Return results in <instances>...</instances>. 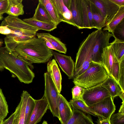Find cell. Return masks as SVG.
<instances>
[{
  "label": "cell",
  "instance_id": "6da1fadb",
  "mask_svg": "<svg viewBox=\"0 0 124 124\" xmlns=\"http://www.w3.org/2000/svg\"><path fill=\"white\" fill-rule=\"evenodd\" d=\"M0 25L7 26L13 32L4 39L5 47L12 52L19 44L35 37L39 30L18 17L9 15L4 18Z\"/></svg>",
  "mask_w": 124,
  "mask_h": 124
},
{
  "label": "cell",
  "instance_id": "7a4b0ae2",
  "mask_svg": "<svg viewBox=\"0 0 124 124\" xmlns=\"http://www.w3.org/2000/svg\"><path fill=\"white\" fill-rule=\"evenodd\" d=\"M44 40L35 37L19 44L12 52L32 64L46 63L51 60L53 51L46 46Z\"/></svg>",
  "mask_w": 124,
  "mask_h": 124
},
{
  "label": "cell",
  "instance_id": "3957f363",
  "mask_svg": "<svg viewBox=\"0 0 124 124\" xmlns=\"http://www.w3.org/2000/svg\"><path fill=\"white\" fill-rule=\"evenodd\" d=\"M0 60L5 69L9 70L21 82H32L35 74L32 64L20 58L5 46L0 47Z\"/></svg>",
  "mask_w": 124,
  "mask_h": 124
},
{
  "label": "cell",
  "instance_id": "277c9868",
  "mask_svg": "<svg viewBox=\"0 0 124 124\" xmlns=\"http://www.w3.org/2000/svg\"><path fill=\"white\" fill-rule=\"evenodd\" d=\"M108 77L102 64L92 61L88 69L82 74L74 78L73 82L75 85L86 89L101 84Z\"/></svg>",
  "mask_w": 124,
  "mask_h": 124
},
{
  "label": "cell",
  "instance_id": "5b68a950",
  "mask_svg": "<svg viewBox=\"0 0 124 124\" xmlns=\"http://www.w3.org/2000/svg\"><path fill=\"white\" fill-rule=\"evenodd\" d=\"M98 31L97 30L89 34L80 44L76 54L75 70L72 78L83 73L92 61L93 49Z\"/></svg>",
  "mask_w": 124,
  "mask_h": 124
},
{
  "label": "cell",
  "instance_id": "8992f818",
  "mask_svg": "<svg viewBox=\"0 0 124 124\" xmlns=\"http://www.w3.org/2000/svg\"><path fill=\"white\" fill-rule=\"evenodd\" d=\"M44 93L43 97L46 100L49 109L54 116L59 118L58 101L59 93L47 72L44 73Z\"/></svg>",
  "mask_w": 124,
  "mask_h": 124
},
{
  "label": "cell",
  "instance_id": "52a82bcc",
  "mask_svg": "<svg viewBox=\"0 0 124 124\" xmlns=\"http://www.w3.org/2000/svg\"><path fill=\"white\" fill-rule=\"evenodd\" d=\"M87 106L95 114L99 119H101L110 118L115 112L116 107L113 99L110 96L96 103Z\"/></svg>",
  "mask_w": 124,
  "mask_h": 124
},
{
  "label": "cell",
  "instance_id": "ba28073f",
  "mask_svg": "<svg viewBox=\"0 0 124 124\" xmlns=\"http://www.w3.org/2000/svg\"><path fill=\"white\" fill-rule=\"evenodd\" d=\"M110 96L107 89L100 84L85 89L82 99L87 106L96 103Z\"/></svg>",
  "mask_w": 124,
  "mask_h": 124
},
{
  "label": "cell",
  "instance_id": "9c48e42d",
  "mask_svg": "<svg viewBox=\"0 0 124 124\" xmlns=\"http://www.w3.org/2000/svg\"><path fill=\"white\" fill-rule=\"evenodd\" d=\"M106 18L107 25L118 12L120 7L110 0H90Z\"/></svg>",
  "mask_w": 124,
  "mask_h": 124
},
{
  "label": "cell",
  "instance_id": "30bf717a",
  "mask_svg": "<svg viewBox=\"0 0 124 124\" xmlns=\"http://www.w3.org/2000/svg\"><path fill=\"white\" fill-rule=\"evenodd\" d=\"M53 55L62 71L69 79H72L75 70V63L71 57L55 51L53 52Z\"/></svg>",
  "mask_w": 124,
  "mask_h": 124
},
{
  "label": "cell",
  "instance_id": "8fae6325",
  "mask_svg": "<svg viewBox=\"0 0 124 124\" xmlns=\"http://www.w3.org/2000/svg\"><path fill=\"white\" fill-rule=\"evenodd\" d=\"M48 109L47 102L43 97L40 99L35 100L34 108L26 124H37L40 121Z\"/></svg>",
  "mask_w": 124,
  "mask_h": 124
},
{
  "label": "cell",
  "instance_id": "7c38bea8",
  "mask_svg": "<svg viewBox=\"0 0 124 124\" xmlns=\"http://www.w3.org/2000/svg\"><path fill=\"white\" fill-rule=\"evenodd\" d=\"M58 119L61 124H64L70 118L73 114L72 109L65 98L59 94L58 101Z\"/></svg>",
  "mask_w": 124,
  "mask_h": 124
},
{
  "label": "cell",
  "instance_id": "4fadbf2b",
  "mask_svg": "<svg viewBox=\"0 0 124 124\" xmlns=\"http://www.w3.org/2000/svg\"><path fill=\"white\" fill-rule=\"evenodd\" d=\"M61 22L76 26L73 22L71 13L65 6L63 0H51Z\"/></svg>",
  "mask_w": 124,
  "mask_h": 124
},
{
  "label": "cell",
  "instance_id": "5bb4252c",
  "mask_svg": "<svg viewBox=\"0 0 124 124\" xmlns=\"http://www.w3.org/2000/svg\"><path fill=\"white\" fill-rule=\"evenodd\" d=\"M47 67V72L54 82L58 92L60 93L62 90V77L56 60L53 59L49 61Z\"/></svg>",
  "mask_w": 124,
  "mask_h": 124
},
{
  "label": "cell",
  "instance_id": "9a60e30c",
  "mask_svg": "<svg viewBox=\"0 0 124 124\" xmlns=\"http://www.w3.org/2000/svg\"><path fill=\"white\" fill-rule=\"evenodd\" d=\"M29 93L23 90L21 96L20 101L15 111L13 124H24L25 107L27 99Z\"/></svg>",
  "mask_w": 124,
  "mask_h": 124
},
{
  "label": "cell",
  "instance_id": "2e32d148",
  "mask_svg": "<svg viewBox=\"0 0 124 124\" xmlns=\"http://www.w3.org/2000/svg\"><path fill=\"white\" fill-rule=\"evenodd\" d=\"M102 65L109 76L112 77V71L115 62V57L113 51L110 44L104 48L101 55Z\"/></svg>",
  "mask_w": 124,
  "mask_h": 124
},
{
  "label": "cell",
  "instance_id": "e0dca14e",
  "mask_svg": "<svg viewBox=\"0 0 124 124\" xmlns=\"http://www.w3.org/2000/svg\"><path fill=\"white\" fill-rule=\"evenodd\" d=\"M71 12L73 22L78 29L84 28L82 16L81 0H71L68 9Z\"/></svg>",
  "mask_w": 124,
  "mask_h": 124
},
{
  "label": "cell",
  "instance_id": "ac0fdd59",
  "mask_svg": "<svg viewBox=\"0 0 124 124\" xmlns=\"http://www.w3.org/2000/svg\"><path fill=\"white\" fill-rule=\"evenodd\" d=\"M82 21L84 28H93L90 0H81Z\"/></svg>",
  "mask_w": 124,
  "mask_h": 124
},
{
  "label": "cell",
  "instance_id": "d6986e66",
  "mask_svg": "<svg viewBox=\"0 0 124 124\" xmlns=\"http://www.w3.org/2000/svg\"><path fill=\"white\" fill-rule=\"evenodd\" d=\"M36 35L38 38L50 42L56 49V51L60 53H66L67 48L65 44L58 38L49 33H37Z\"/></svg>",
  "mask_w": 124,
  "mask_h": 124
},
{
  "label": "cell",
  "instance_id": "ffe728a7",
  "mask_svg": "<svg viewBox=\"0 0 124 124\" xmlns=\"http://www.w3.org/2000/svg\"><path fill=\"white\" fill-rule=\"evenodd\" d=\"M73 114L69 120L64 124H95L91 116L78 110L72 109Z\"/></svg>",
  "mask_w": 124,
  "mask_h": 124
},
{
  "label": "cell",
  "instance_id": "44dd1931",
  "mask_svg": "<svg viewBox=\"0 0 124 124\" xmlns=\"http://www.w3.org/2000/svg\"><path fill=\"white\" fill-rule=\"evenodd\" d=\"M101 85L107 90L110 96L114 98L119 96L123 92L118 83L111 76L108 77Z\"/></svg>",
  "mask_w": 124,
  "mask_h": 124
},
{
  "label": "cell",
  "instance_id": "7402d4cb",
  "mask_svg": "<svg viewBox=\"0 0 124 124\" xmlns=\"http://www.w3.org/2000/svg\"><path fill=\"white\" fill-rule=\"evenodd\" d=\"M90 6L94 28L102 29L106 26V18L103 16L91 0Z\"/></svg>",
  "mask_w": 124,
  "mask_h": 124
},
{
  "label": "cell",
  "instance_id": "603a6c76",
  "mask_svg": "<svg viewBox=\"0 0 124 124\" xmlns=\"http://www.w3.org/2000/svg\"><path fill=\"white\" fill-rule=\"evenodd\" d=\"M8 6L6 13L15 17L24 14L23 6L22 0H8Z\"/></svg>",
  "mask_w": 124,
  "mask_h": 124
},
{
  "label": "cell",
  "instance_id": "cb8c5ba5",
  "mask_svg": "<svg viewBox=\"0 0 124 124\" xmlns=\"http://www.w3.org/2000/svg\"><path fill=\"white\" fill-rule=\"evenodd\" d=\"M23 21L28 24L39 30L50 31L56 29L57 25L54 23H49L38 21L32 17L23 19Z\"/></svg>",
  "mask_w": 124,
  "mask_h": 124
},
{
  "label": "cell",
  "instance_id": "d4e9b609",
  "mask_svg": "<svg viewBox=\"0 0 124 124\" xmlns=\"http://www.w3.org/2000/svg\"><path fill=\"white\" fill-rule=\"evenodd\" d=\"M110 43L115 57V62H120L124 60V41L115 38Z\"/></svg>",
  "mask_w": 124,
  "mask_h": 124
},
{
  "label": "cell",
  "instance_id": "484cf974",
  "mask_svg": "<svg viewBox=\"0 0 124 124\" xmlns=\"http://www.w3.org/2000/svg\"><path fill=\"white\" fill-rule=\"evenodd\" d=\"M38 1V5L32 17L38 21L55 23L50 17L43 5L39 0Z\"/></svg>",
  "mask_w": 124,
  "mask_h": 124
},
{
  "label": "cell",
  "instance_id": "4316f807",
  "mask_svg": "<svg viewBox=\"0 0 124 124\" xmlns=\"http://www.w3.org/2000/svg\"><path fill=\"white\" fill-rule=\"evenodd\" d=\"M124 6L120 7L115 16L109 23L103 29V30L108 31L113 34L116 27L124 20Z\"/></svg>",
  "mask_w": 124,
  "mask_h": 124
},
{
  "label": "cell",
  "instance_id": "83f0119b",
  "mask_svg": "<svg viewBox=\"0 0 124 124\" xmlns=\"http://www.w3.org/2000/svg\"><path fill=\"white\" fill-rule=\"evenodd\" d=\"M44 7L50 17L57 25L61 22L51 0H39Z\"/></svg>",
  "mask_w": 124,
  "mask_h": 124
},
{
  "label": "cell",
  "instance_id": "f1b7e54d",
  "mask_svg": "<svg viewBox=\"0 0 124 124\" xmlns=\"http://www.w3.org/2000/svg\"><path fill=\"white\" fill-rule=\"evenodd\" d=\"M72 109L79 110L83 112L97 116L91 110L83 101L79 99L70 100L69 102Z\"/></svg>",
  "mask_w": 124,
  "mask_h": 124
},
{
  "label": "cell",
  "instance_id": "f546056e",
  "mask_svg": "<svg viewBox=\"0 0 124 124\" xmlns=\"http://www.w3.org/2000/svg\"><path fill=\"white\" fill-rule=\"evenodd\" d=\"M8 113V105L2 90L0 88V119L4 120Z\"/></svg>",
  "mask_w": 124,
  "mask_h": 124
},
{
  "label": "cell",
  "instance_id": "4dcf8cb0",
  "mask_svg": "<svg viewBox=\"0 0 124 124\" xmlns=\"http://www.w3.org/2000/svg\"><path fill=\"white\" fill-rule=\"evenodd\" d=\"M35 100L30 95H29L26 104L25 115L24 124H26L35 106Z\"/></svg>",
  "mask_w": 124,
  "mask_h": 124
},
{
  "label": "cell",
  "instance_id": "1f68e13d",
  "mask_svg": "<svg viewBox=\"0 0 124 124\" xmlns=\"http://www.w3.org/2000/svg\"><path fill=\"white\" fill-rule=\"evenodd\" d=\"M112 34L115 39L124 41V20L116 27Z\"/></svg>",
  "mask_w": 124,
  "mask_h": 124
},
{
  "label": "cell",
  "instance_id": "d6a6232c",
  "mask_svg": "<svg viewBox=\"0 0 124 124\" xmlns=\"http://www.w3.org/2000/svg\"><path fill=\"white\" fill-rule=\"evenodd\" d=\"M85 89L80 86L75 85L72 89V99H79L82 100V97Z\"/></svg>",
  "mask_w": 124,
  "mask_h": 124
},
{
  "label": "cell",
  "instance_id": "836d02e7",
  "mask_svg": "<svg viewBox=\"0 0 124 124\" xmlns=\"http://www.w3.org/2000/svg\"><path fill=\"white\" fill-rule=\"evenodd\" d=\"M111 124H124V114L118 112L113 114L110 118Z\"/></svg>",
  "mask_w": 124,
  "mask_h": 124
},
{
  "label": "cell",
  "instance_id": "e575fe53",
  "mask_svg": "<svg viewBox=\"0 0 124 124\" xmlns=\"http://www.w3.org/2000/svg\"><path fill=\"white\" fill-rule=\"evenodd\" d=\"M120 72L118 84L124 92V60L120 62Z\"/></svg>",
  "mask_w": 124,
  "mask_h": 124
},
{
  "label": "cell",
  "instance_id": "d590c367",
  "mask_svg": "<svg viewBox=\"0 0 124 124\" xmlns=\"http://www.w3.org/2000/svg\"><path fill=\"white\" fill-rule=\"evenodd\" d=\"M120 62H115L112 71V77L118 84L120 72Z\"/></svg>",
  "mask_w": 124,
  "mask_h": 124
},
{
  "label": "cell",
  "instance_id": "8d00e7d4",
  "mask_svg": "<svg viewBox=\"0 0 124 124\" xmlns=\"http://www.w3.org/2000/svg\"><path fill=\"white\" fill-rule=\"evenodd\" d=\"M8 0H0V15L6 13L8 6Z\"/></svg>",
  "mask_w": 124,
  "mask_h": 124
},
{
  "label": "cell",
  "instance_id": "74e56055",
  "mask_svg": "<svg viewBox=\"0 0 124 124\" xmlns=\"http://www.w3.org/2000/svg\"><path fill=\"white\" fill-rule=\"evenodd\" d=\"M12 33L11 30L7 26H0V33L6 35Z\"/></svg>",
  "mask_w": 124,
  "mask_h": 124
},
{
  "label": "cell",
  "instance_id": "f35d334b",
  "mask_svg": "<svg viewBox=\"0 0 124 124\" xmlns=\"http://www.w3.org/2000/svg\"><path fill=\"white\" fill-rule=\"evenodd\" d=\"M15 114L14 112L8 118L3 121L2 124H13Z\"/></svg>",
  "mask_w": 124,
  "mask_h": 124
},
{
  "label": "cell",
  "instance_id": "ab89813d",
  "mask_svg": "<svg viewBox=\"0 0 124 124\" xmlns=\"http://www.w3.org/2000/svg\"><path fill=\"white\" fill-rule=\"evenodd\" d=\"M119 7L124 6V0H110Z\"/></svg>",
  "mask_w": 124,
  "mask_h": 124
},
{
  "label": "cell",
  "instance_id": "60d3db41",
  "mask_svg": "<svg viewBox=\"0 0 124 124\" xmlns=\"http://www.w3.org/2000/svg\"><path fill=\"white\" fill-rule=\"evenodd\" d=\"M99 124H111L110 123V118L106 119H99Z\"/></svg>",
  "mask_w": 124,
  "mask_h": 124
},
{
  "label": "cell",
  "instance_id": "b9f144b4",
  "mask_svg": "<svg viewBox=\"0 0 124 124\" xmlns=\"http://www.w3.org/2000/svg\"><path fill=\"white\" fill-rule=\"evenodd\" d=\"M45 42L46 45L48 48L52 50L56 51V49L50 42L47 41H45Z\"/></svg>",
  "mask_w": 124,
  "mask_h": 124
},
{
  "label": "cell",
  "instance_id": "7bdbcfd3",
  "mask_svg": "<svg viewBox=\"0 0 124 124\" xmlns=\"http://www.w3.org/2000/svg\"><path fill=\"white\" fill-rule=\"evenodd\" d=\"M65 6L68 9L70 5L71 0H63Z\"/></svg>",
  "mask_w": 124,
  "mask_h": 124
},
{
  "label": "cell",
  "instance_id": "ee69618b",
  "mask_svg": "<svg viewBox=\"0 0 124 124\" xmlns=\"http://www.w3.org/2000/svg\"><path fill=\"white\" fill-rule=\"evenodd\" d=\"M118 112L124 114V101H122Z\"/></svg>",
  "mask_w": 124,
  "mask_h": 124
},
{
  "label": "cell",
  "instance_id": "f6af8a7d",
  "mask_svg": "<svg viewBox=\"0 0 124 124\" xmlns=\"http://www.w3.org/2000/svg\"><path fill=\"white\" fill-rule=\"evenodd\" d=\"M4 69L2 63L0 60V71L3 70Z\"/></svg>",
  "mask_w": 124,
  "mask_h": 124
},
{
  "label": "cell",
  "instance_id": "bcb514c9",
  "mask_svg": "<svg viewBox=\"0 0 124 124\" xmlns=\"http://www.w3.org/2000/svg\"><path fill=\"white\" fill-rule=\"evenodd\" d=\"M3 43V42L2 40L0 39V47H1Z\"/></svg>",
  "mask_w": 124,
  "mask_h": 124
},
{
  "label": "cell",
  "instance_id": "7dc6e473",
  "mask_svg": "<svg viewBox=\"0 0 124 124\" xmlns=\"http://www.w3.org/2000/svg\"><path fill=\"white\" fill-rule=\"evenodd\" d=\"M42 124H48L47 121H44L43 122Z\"/></svg>",
  "mask_w": 124,
  "mask_h": 124
},
{
  "label": "cell",
  "instance_id": "c3c4849f",
  "mask_svg": "<svg viewBox=\"0 0 124 124\" xmlns=\"http://www.w3.org/2000/svg\"><path fill=\"white\" fill-rule=\"evenodd\" d=\"M3 18L2 15H0V21Z\"/></svg>",
  "mask_w": 124,
  "mask_h": 124
},
{
  "label": "cell",
  "instance_id": "681fc988",
  "mask_svg": "<svg viewBox=\"0 0 124 124\" xmlns=\"http://www.w3.org/2000/svg\"><path fill=\"white\" fill-rule=\"evenodd\" d=\"M4 120L2 119H0V124H2Z\"/></svg>",
  "mask_w": 124,
  "mask_h": 124
}]
</instances>
